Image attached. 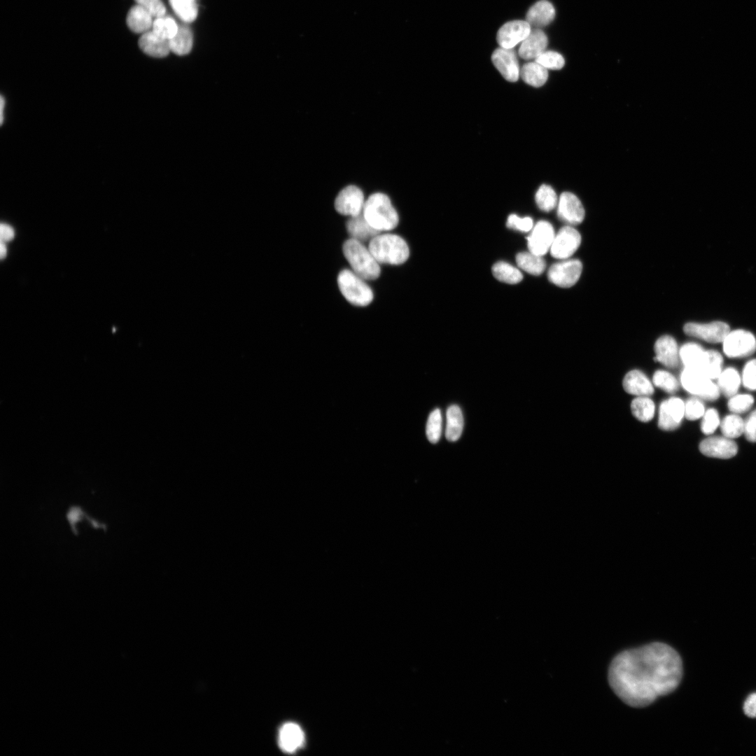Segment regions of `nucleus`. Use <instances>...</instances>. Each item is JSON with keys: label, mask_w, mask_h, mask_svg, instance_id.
I'll use <instances>...</instances> for the list:
<instances>
[{"label": "nucleus", "mask_w": 756, "mask_h": 756, "mask_svg": "<svg viewBox=\"0 0 756 756\" xmlns=\"http://www.w3.org/2000/svg\"><path fill=\"white\" fill-rule=\"evenodd\" d=\"M139 46L144 53L154 57H166L171 51L169 40L158 36L151 30L141 34Z\"/></svg>", "instance_id": "obj_20"}, {"label": "nucleus", "mask_w": 756, "mask_h": 756, "mask_svg": "<svg viewBox=\"0 0 756 756\" xmlns=\"http://www.w3.org/2000/svg\"><path fill=\"white\" fill-rule=\"evenodd\" d=\"M723 351L730 358H743L752 355L756 350V339L749 331H729L724 339Z\"/></svg>", "instance_id": "obj_8"}, {"label": "nucleus", "mask_w": 756, "mask_h": 756, "mask_svg": "<svg viewBox=\"0 0 756 756\" xmlns=\"http://www.w3.org/2000/svg\"><path fill=\"white\" fill-rule=\"evenodd\" d=\"M680 424L669 414L666 407V400L662 402L659 412L658 426L659 428L664 430H673L676 429Z\"/></svg>", "instance_id": "obj_45"}, {"label": "nucleus", "mask_w": 756, "mask_h": 756, "mask_svg": "<svg viewBox=\"0 0 756 756\" xmlns=\"http://www.w3.org/2000/svg\"><path fill=\"white\" fill-rule=\"evenodd\" d=\"M531 31V26L526 21L507 22L498 31L496 40L501 48L512 49L519 43H522Z\"/></svg>", "instance_id": "obj_14"}, {"label": "nucleus", "mask_w": 756, "mask_h": 756, "mask_svg": "<svg viewBox=\"0 0 756 756\" xmlns=\"http://www.w3.org/2000/svg\"><path fill=\"white\" fill-rule=\"evenodd\" d=\"M548 44L546 34L540 29L536 28L531 31L528 36L521 43L519 55L524 59H536L543 52Z\"/></svg>", "instance_id": "obj_18"}, {"label": "nucleus", "mask_w": 756, "mask_h": 756, "mask_svg": "<svg viewBox=\"0 0 756 756\" xmlns=\"http://www.w3.org/2000/svg\"><path fill=\"white\" fill-rule=\"evenodd\" d=\"M753 402L754 398L751 395L736 394L729 398L727 406L733 413L741 414L748 411Z\"/></svg>", "instance_id": "obj_41"}, {"label": "nucleus", "mask_w": 756, "mask_h": 756, "mask_svg": "<svg viewBox=\"0 0 756 756\" xmlns=\"http://www.w3.org/2000/svg\"><path fill=\"white\" fill-rule=\"evenodd\" d=\"M706 351L698 344L686 343L679 349L680 359L686 368L699 370Z\"/></svg>", "instance_id": "obj_27"}, {"label": "nucleus", "mask_w": 756, "mask_h": 756, "mask_svg": "<svg viewBox=\"0 0 756 756\" xmlns=\"http://www.w3.org/2000/svg\"><path fill=\"white\" fill-rule=\"evenodd\" d=\"M169 43L170 50L176 55H187L192 47V33L186 25H179L177 33L169 40Z\"/></svg>", "instance_id": "obj_29"}, {"label": "nucleus", "mask_w": 756, "mask_h": 756, "mask_svg": "<svg viewBox=\"0 0 756 756\" xmlns=\"http://www.w3.org/2000/svg\"><path fill=\"white\" fill-rule=\"evenodd\" d=\"M582 271L578 259H565L554 263L547 272L549 281L561 288H570L579 280Z\"/></svg>", "instance_id": "obj_7"}, {"label": "nucleus", "mask_w": 756, "mask_h": 756, "mask_svg": "<svg viewBox=\"0 0 756 756\" xmlns=\"http://www.w3.org/2000/svg\"><path fill=\"white\" fill-rule=\"evenodd\" d=\"M682 676L678 653L662 643L625 650L612 661L609 684L626 704L641 708L676 689Z\"/></svg>", "instance_id": "obj_1"}, {"label": "nucleus", "mask_w": 756, "mask_h": 756, "mask_svg": "<svg viewBox=\"0 0 756 756\" xmlns=\"http://www.w3.org/2000/svg\"><path fill=\"white\" fill-rule=\"evenodd\" d=\"M534 61L541 64L547 70H559L562 69L565 64V59L563 56L560 53L552 50H545L538 56Z\"/></svg>", "instance_id": "obj_40"}, {"label": "nucleus", "mask_w": 756, "mask_h": 756, "mask_svg": "<svg viewBox=\"0 0 756 756\" xmlns=\"http://www.w3.org/2000/svg\"><path fill=\"white\" fill-rule=\"evenodd\" d=\"M506 226L510 229L527 232L531 231L534 225L533 219L531 217H519L512 214L507 217Z\"/></svg>", "instance_id": "obj_42"}, {"label": "nucleus", "mask_w": 756, "mask_h": 756, "mask_svg": "<svg viewBox=\"0 0 756 756\" xmlns=\"http://www.w3.org/2000/svg\"><path fill=\"white\" fill-rule=\"evenodd\" d=\"M654 384L668 393H674L678 389V382L676 378L664 370H657L653 375Z\"/></svg>", "instance_id": "obj_39"}, {"label": "nucleus", "mask_w": 756, "mask_h": 756, "mask_svg": "<svg viewBox=\"0 0 756 756\" xmlns=\"http://www.w3.org/2000/svg\"><path fill=\"white\" fill-rule=\"evenodd\" d=\"M556 213L560 220L572 226L580 224L585 216L581 201L570 192H564L559 196Z\"/></svg>", "instance_id": "obj_11"}, {"label": "nucleus", "mask_w": 756, "mask_h": 756, "mask_svg": "<svg viewBox=\"0 0 756 756\" xmlns=\"http://www.w3.org/2000/svg\"><path fill=\"white\" fill-rule=\"evenodd\" d=\"M699 450L705 456L719 458H729L738 451L736 444L727 437L714 436L706 438L699 444Z\"/></svg>", "instance_id": "obj_16"}, {"label": "nucleus", "mask_w": 756, "mask_h": 756, "mask_svg": "<svg viewBox=\"0 0 756 756\" xmlns=\"http://www.w3.org/2000/svg\"><path fill=\"white\" fill-rule=\"evenodd\" d=\"M741 381L744 386L756 391V359L749 360L743 368Z\"/></svg>", "instance_id": "obj_46"}, {"label": "nucleus", "mask_w": 756, "mask_h": 756, "mask_svg": "<svg viewBox=\"0 0 756 756\" xmlns=\"http://www.w3.org/2000/svg\"><path fill=\"white\" fill-rule=\"evenodd\" d=\"M343 253L354 273L365 280H374L380 274L379 262L361 241L351 238L344 241Z\"/></svg>", "instance_id": "obj_4"}, {"label": "nucleus", "mask_w": 756, "mask_h": 756, "mask_svg": "<svg viewBox=\"0 0 756 756\" xmlns=\"http://www.w3.org/2000/svg\"><path fill=\"white\" fill-rule=\"evenodd\" d=\"M364 195L362 190L355 186H349L342 189L335 201V208L340 214L356 216L363 212Z\"/></svg>", "instance_id": "obj_13"}, {"label": "nucleus", "mask_w": 756, "mask_h": 756, "mask_svg": "<svg viewBox=\"0 0 756 756\" xmlns=\"http://www.w3.org/2000/svg\"><path fill=\"white\" fill-rule=\"evenodd\" d=\"M520 76L526 84L539 88L546 83L548 78V71L536 61L529 62L521 68Z\"/></svg>", "instance_id": "obj_25"}, {"label": "nucleus", "mask_w": 756, "mask_h": 756, "mask_svg": "<svg viewBox=\"0 0 756 756\" xmlns=\"http://www.w3.org/2000/svg\"><path fill=\"white\" fill-rule=\"evenodd\" d=\"M555 17L553 5L547 0H541L533 4L528 10L526 21L534 27L540 28L548 25Z\"/></svg>", "instance_id": "obj_21"}, {"label": "nucleus", "mask_w": 756, "mask_h": 756, "mask_svg": "<svg viewBox=\"0 0 756 756\" xmlns=\"http://www.w3.org/2000/svg\"><path fill=\"white\" fill-rule=\"evenodd\" d=\"M554 236L552 225L547 220H539L526 238L528 251L543 256L550 250Z\"/></svg>", "instance_id": "obj_12"}, {"label": "nucleus", "mask_w": 756, "mask_h": 756, "mask_svg": "<svg viewBox=\"0 0 756 756\" xmlns=\"http://www.w3.org/2000/svg\"><path fill=\"white\" fill-rule=\"evenodd\" d=\"M4 106H5V100H4V97H3L2 96H1V101H0V108H1V110H0V113H1L0 118H1V124H2V122H3V119H4V115H3V113H4Z\"/></svg>", "instance_id": "obj_53"}, {"label": "nucleus", "mask_w": 756, "mask_h": 756, "mask_svg": "<svg viewBox=\"0 0 756 756\" xmlns=\"http://www.w3.org/2000/svg\"><path fill=\"white\" fill-rule=\"evenodd\" d=\"M654 351L656 360L666 367L673 368L678 366L680 360L679 349L676 340L671 336L660 337L655 342Z\"/></svg>", "instance_id": "obj_17"}, {"label": "nucleus", "mask_w": 756, "mask_h": 756, "mask_svg": "<svg viewBox=\"0 0 756 756\" xmlns=\"http://www.w3.org/2000/svg\"><path fill=\"white\" fill-rule=\"evenodd\" d=\"M680 381L687 391L699 398L713 401L720 396L718 385L696 370L685 368L680 375Z\"/></svg>", "instance_id": "obj_6"}, {"label": "nucleus", "mask_w": 756, "mask_h": 756, "mask_svg": "<svg viewBox=\"0 0 756 756\" xmlns=\"http://www.w3.org/2000/svg\"><path fill=\"white\" fill-rule=\"evenodd\" d=\"M535 200L541 211L549 212L557 206L559 198L550 186L542 184L536 192Z\"/></svg>", "instance_id": "obj_33"}, {"label": "nucleus", "mask_w": 756, "mask_h": 756, "mask_svg": "<svg viewBox=\"0 0 756 756\" xmlns=\"http://www.w3.org/2000/svg\"><path fill=\"white\" fill-rule=\"evenodd\" d=\"M337 284L344 297L356 306H367L373 299V293L363 279L349 270L340 272Z\"/></svg>", "instance_id": "obj_5"}, {"label": "nucleus", "mask_w": 756, "mask_h": 756, "mask_svg": "<svg viewBox=\"0 0 756 756\" xmlns=\"http://www.w3.org/2000/svg\"><path fill=\"white\" fill-rule=\"evenodd\" d=\"M516 262L520 269L533 275L541 274L546 267V262L542 256L530 251L517 253Z\"/></svg>", "instance_id": "obj_30"}, {"label": "nucleus", "mask_w": 756, "mask_h": 756, "mask_svg": "<svg viewBox=\"0 0 756 756\" xmlns=\"http://www.w3.org/2000/svg\"><path fill=\"white\" fill-rule=\"evenodd\" d=\"M723 359L721 354L714 350H708L698 371L710 379H717L722 370Z\"/></svg>", "instance_id": "obj_32"}, {"label": "nucleus", "mask_w": 756, "mask_h": 756, "mask_svg": "<svg viewBox=\"0 0 756 756\" xmlns=\"http://www.w3.org/2000/svg\"><path fill=\"white\" fill-rule=\"evenodd\" d=\"M722 433L728 438H735L744 432V421L736 414L726 416L720 424Z\"/></svg>", "instance_id": "obj_36"}, {"label": "nucleus", "mask_w": 756, "mask_h": 756, "mask_svg": "<svg viewBox=\"0 0 756 756\" xmlns=\"http://www.w3.org/2000/svg\"><path fill=\"white\" fill-rule=\"evenodd\" d=\"M6 252H7L6 246L4 242L1 241V246H0V255H1V259H4L6 257Z\"/></svg>", "instance_id": "obj_52"}, {"label": "nucleus", "mask_w": 756, "mask_h": 756, "mask_svg": "<svg viewBox=\"0 0 756 756\" xmlns=\"http://www.w3.org/2000/svg\"><path fill=\"white\" fill-rule=\"evenodd\" d=\"M720 424L718 412L713 408L706 410L703 415L701 428L706 435L712 434Z\"/></svg>", "instance_id": "obj_43"}, {"label": "nucleus", "mask_w": 756, "mask_h": 756, "mask_svg": "<svg viewBox=\"0 0 756 756\" xmlns=\"http://www.w3.org/2000/svg\"><path fill=\"white\" fill-rule=\"evenodd\" d=\"M633 415L641 421H649L654 416V404L647 396H638L631 405Z\"/></svg>", "instance_id": "obj_34"}, {"label": "nucleus", "mask_w": 756, "mask_h": 756, "mask_svg": "<svg viewBox=\"0 0 756 756\" xmlns=\"http://www.w3.org/2000/svg\"><path fill=\"white\" fill-rule=\"evenodd\" d=\"M368 248L378 262L400 265L409 258L406 241L393 234H377L369 243Z\"/></svg>", "instance_id": "obj_3"}, {"label": "nucleus", "mask_w": 756, "mask_h": 756, "mask_svg": "<svg viewBox=\"0 0 756 756\" xmlns=\"http://www.w3.org/2000/svg\"><path fill=\"white\" fill-rule=\"evenodd\" d=\"M169 1L172 9L182 21L189 23L197 18L198 10L195 0Z\"/></svg>", "instance_id": "obj_35"}, {"label": "nucleus", "mask_w": 756, "mask_h": 756, "mask_svg": "<svg viewBox=\"0 0 756 756\" xmlns=\"http://www.w3.org/2000/svg\"><path fill=\"white\" fill-rule=\"evenodd\" d=\"M362 213L368 223L379 232L391 230L398 224V213L383 193L371 195L365 202Z\"/></svg>", "instance_id": "obj_2"}, {"label": "nucleus", "mask_w": 756, "mask_h": 756, "mask_svg": "<svg viewBox=\"0 0 756 756\" xmlns=\"http://www.w3.org/2000/svg\"><path fill=\"white\" fill-rule=\"evenodd\" d=\"M493 65L503 77L509 82H516L520 76V69L514 51L512 49L498 48L492 55Z\"/></svg>", "instance_id": "obj_15"}, {"label": "nucleus", "mask_w": 756, "mask_h": 756, "mask_svg": "<svg viewBox=\"0 0 756 756\" xmlns=\"http://www.w3.org/2000/svg\"><path fill=\"white\" fill-rule=\"evenodd\" d=\"M153 16L143 7L136 4L127 15L126 22L129 29L134 33L144 34L152 29Z\"/></svg>", "instance_id": "obj_23"}, {"label": "nucleus", "mask_w": 756, "mask_h": 756, "mask_svg": "<svg viewBox=\"0 0 756 756\" xmlns=\"http://www.w3.org/2000/svg\"><path fill=\"white\" fill-rule=\"evenodd\" d=\"M743 433L748 441L756 442V410L744 421Z\"/></svg>", "instance_id": "obj_49"}, {"label": "nucleus", "mask_w": 756, "mask_h": 756, "mask_svg": "<svg viewBox=\"0 0 756 756\" xmlns=\"http://www.w3.org/2000/svg\"><path fill=\"white\" fill-rule=\"evenodd\" d=\"M683 330L687 335L711 343L722 342L730 331L729 325L722 321L690 322L684 326Z\"/></svg>", "instance_id": "obj_10"}, {"label": "nucleus", "mask_w": 756, "mask_h": 756, "mask_svg": "<svg viewBox=\"0 0 756 756\" xmlns=\"http://www.w3.org/2000/svg\"><path fill=\"white\" fill-rule=\"evenodd\" d=\"M346 229L351 238L361 242L371 240L380 232L368 223L363 213L351 217L346 223Z\"/></svg>", "instance_id": "obj_24"}, {"label": "nucleus", "mask_w": 756, "mask_h": 756, "mask_svg": "<svg viewBox=\"0 0 756 756\" xmlns=\"http://www.w3.org/2000/svg\"><path fill=\"white\" fill-rule=\"evenodd\" d=\"M623 387L628 393L638 396H650L654 391L653 386L648 378L637 370H631L625 375Z\"/></svg>", "instance_id": "obj_22"}, {"label": "nucleus", "mask_w": 756, "mask_h": 756, "mask_svg": "<svg viewBox=\"0 0 756 756\" xmlns=\"http://www.w3.org/2000/svg\"><path fill=\"white\" fill-rule=\"evenodd\" d=\"M492 273L496 279L509 284H518L523 279L519 269L504 261L496 262L492 267Z\"/></svg>", "instance_id": "obj_31"}, {"label": "nucleus", "mask_w": 756, "mask_h": 756, "mask_svg": "<svg viewBox=\"0 0 756 756\" xmlns=\"http://www.w3.org/2000/svg\"><path fill=\"white\" fill-rule=\"evenodd\" d=\"M442 419L439 409L434 410L429 415L426 424V435L432 443L438 442L442 434Z\"/></svg>", "instance_id": "obj_38"}, {"label": "nucleus", "mask_w": 756, "mask_h": 756, "mask_svg": "<svg viewBox=\"0 0 756 756\" xmlns=\"http://www.w3.org/2000/svg\"><path fill=\"white\" fill-rule=\"evenodd\" d=\"M446 438L451 442L456 441L461 435L463 428V417L461 410L456 405L447 410Z\"/></svg>", "instance_id": "obj_26"}, {"label": "nucleus", "mask_w": 756, "mask_h": 756, "mask_svg": "<svg viewBox=\"0 0 756 756\" xmlns=\"http://www.w3.org/2000/svg\"><path fill=\"white\" fill-rule=\"evenodd\" d=\"M580 244V232L572 225H566L555 234L550 252L554 258L568 259L578 249Z\"/></svg>", "instance_id": "obj_9"}, {"label": "nucleus", "mask_w": 756, "mask_h": 756, "mask_svg": "<svg viewBox=\"0 0 756 756\" xmlns=\"http://www.w3.org/2000/svg\"><path fill=\"white\" fill-rule=\"evenodd\" d=\"M743 710L745 714L750 718H756V693L751 694L746 699Z\"/></svg>", "instance_id": "obj_50"}, {"label": "nucleus", "mask_w": 756, "mask_h": 756, "mask_svg": "<svg viewBox=\"0 0 756 756\" xmlns=\"http://www.w3.org/2000/svg\"><path fill=\"white\" fill-rule=\"evenodd\" d=\"M718 379V386L720 391L727 398L736 394L741 382V378L737 370L733 368H727L722 370Z\"/></svg>", "instance_id": "obj_28"}, {"label": "nucleus", "mask_w": 756, "mask_h": 756, "mask_svg": "<svg viewBox=\"0 0 756 756\" xmlns=\"http://www.w3.org/2000/svg\"><path fill=\"white\" fill-rule=\"evenodd\" d=\"M666 407L669 414L678 423L680 424L685 416V403L679 398H671L666 400Z\"/></svg>", "instance_id": "obj_48"}, {"label": "nucleus", "mask_w": 756, "mask_h": 756, "mask_svg": "<svg viewBox=\"0 0 756 756\" xmlns=\"http://www.w3.org/2000/svg\"><path fill=\"white\" fill-rule=\"evenodd\" d=\"M705 407L699 398H692L685 403V416L689 420H696L703 416Z\"/></svg>", "instance_id": "obj_44"}, {"label": "nucleus", "mask_w": 756, "mask_h": 756, "mask_svg": "<svg viewBox=\"0 0 756 756\" xmlns=\"http://www.w3.org/2000/svg\"><path fill=\"white\" fill-rule=\"evenodd\" d=\"M303 731L295 723L288 722L281 726L279 732V745L286 752H294L303 745Z\"/></svg>", "instance_id": "obj_19"}, {"label": "nucleus", "mask_w": 756, "mask_h": 756, "mask_svg": "<svg viewBox=\"0 0 756 756\" xmlns=\"http://www.w3.org/2000/svg\"><path fill=\"white\" fill-rule=\"evenodd\" d=\"M15 232L13 229L8 225H1V239L2 241H8L13 239Z\"/></svg>", "instance_id": "obj_51"}, {"label": "nucleus", "mask_w": 756, "mask_h": 756, "mask_svg": "<svg viewBox=\"0 0 756 756\" xmlns=\"http://www.w3.org/2000/svg\"><path fill=\"white\" fill-rule=\"evenodd\" d=\"M135 1L155 18L163 17L165 15L166 8L161 0H135Z\"/></svg>", "instance_id": "obj_47"}, {"label": "nucleus", "mask_w": 756, "mask_h": 756, "mask_svg": "<svg viewBox=\"0 0 756 756\" xmlns=\"http://www.w3.org/2000/svg\"><path fill=\"white\" fill-rule=\"evenodd\" d=\"M178 29V25L171 17L156 18L153 20L151 31L158 36L169 40L172 38Z\"/></svg>", "instance_id": "obj_37"}]
</instances>
